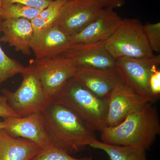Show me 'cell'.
<instances>
[{"label": "cell", "mask_w": 160, "mask_h": 160, "mask_svg": "<svg viewBox=\"0 0 160 160\" xmlns=\"http://www.w3.org/2000/svg\"><path fill=\"white\" fill-rule=\"evenodd\" d=\"M42 113L52 145L70 154L81 151L97 140L95 131L62 104L52 101Z\"/></svg>", "instance_id": "obj_1"}, {"label": "cell", "mask_w": 160, "mask_h": 160, "mask_svg": "<svg viewBox=\"0 0 160 160\" xmlns=\"http://www.w3.org/2000/svg\"><path fill=\"white\" fill-rule=\"evenodd\" d=\"M100 133L103 142L134 146L146 151L160 133L158 113L152 104L146 103L117 126L106 127Z\"/></svg>", "instance_id": "obj_2"}, {"label": "cell", "mask_w": 160, "mask_h": 160, "mask_svg": "<svg viewBox=\"0 0 160 160\" xmlns=\"http://www.w3.org/2000/svg\"><path fill=\"white\" fill-rule=\"evenodd\" d=\"M52 101L69 108L88 126L100 132L106 127L108 100L98 97L72 78Z\"/></svg>", "instance_id": "obj_3"}, {"label": "cell", "mask_w": 160, "mask_h": 160, "mask_svg": "<svg viewBox=\"0 0 160 160\" xmlns=\"http://www.w3.org/2000/svg\"><path fill=\"white\" fill-rule=\"evenodd\" d=\"M106 49L115 60L121 58L153 57L143 25L137 19H122L111 37L105 42Z\"/></svg>", "instance_id": "obj_4"}, {"label": "cell", "mask_w": 160, "mask_h": 160, "mask_svg": "<svg viewBox=\"0 0 160 160\" xmlns=\"http://www.w3.org/2000/svg\"><path fill=\"white\" fill-rule=\"evenodd\" d=\"M23 79L19 88L14 92L4 89L3 96L18 117H24L41 112L52 101L43 90L40 80L30 65L21 74Z\"/></svg>", "instance_id": "obj_5"}, {"label": "cell", "mask_w": 160, "mask_h": 160, "mask_svg": "<svg viewBox=\"0 0 160 160\" xmlns=\"http://www.w3.org/2000/svg\"><path fill=\"white\" fill-rule=\"evenodd\" d=\"M160 64V55L149 58H121L116 60V69L126 88L145 102L153 104L156 100L150 91L149 79Z\"/></svg>", "instance_id": "obj_6"}, {"label": "cell", "mask_w": 160, "mask_h": 160, "mask_svg": "<svg viewBox=\"0 0 160 160\" xmlns=\"http://www.w3.org/2000/svg\"><path fill=\"white\" fill-rule=\"evenodd\" d=\"M29 65L35 72L45 94L52 100L66 82L73 78L78 68L72 61L62 55L30 60Z\"/></svg>", "instance_id": "obj_7"}, {"label": "cell", "mask_w": 160, "mask_h": 160, "mask_svg": "<svg viewBox=\"0 0 160 160\" xmlns=\"http://www.w3.org/2000/svg\"><path fill=\"white\" fill-rule=\"evenodd\" d=\"M103 8L94 0H68L52 26L72 36L94 21Z\"/></svg>", "instance_id": "obj_8"}, {"label": "cell", "mask_w": 160, "mask_h": 160, "mask_svg": "<svg viewBox=\"0 0 160 160\" xmlns=\"http://www.w3.org/2000/svg\"><path fill=\"white\" fill-rule=\"evenodd\" d=\"M3 122L4 130L12 137L29 140L43 149L53 146L42 112L6 118Z\"/></svg>", "instance_id": "obj_9"}, {"label": "cell", "mask_w": 160, "mask_h": 160, "mask_svg": "<svg viewBox=\"0 0 160 160\" xmlns=\"http://www.w3.org/2000/svg\"><path fill=\"white\" fill-rule=\"evenodd\" d=\"M105 42L72 44L61 54L72 61L77 67L100 70L116 69V60L106 49Z\"/></svg>", "instance_id": "obj_10"}, {"label": "cell", "mask_w": 160, "mask_h": 160, "mask_svg": "<svg viewBox=\"0 0 160 160\" xmlns=\"http://www.w3.org/2000/svg\"><path fill=\"white\" fill-rule=\"evenodd\" d=\"M122 20L113 9L103 8L94 21L78 34L71 36L72 44L105 42L114 33Z\"/></svg>", "instance_id": "obj_11"}, {"label": "cell", "mask_w": 160, "mask_h": 160, "mask_svg": "<svg viewBox=\"0 0 160 160\" xmlns=\"http://www.w3.org/2000/svg\"><path fill=\"white\" fill-rule=\"evenodd\" d=\"M72 45L71 36L58 27L52 26L40 32L34 33L30 48L36 59H42L60 55Z\"/></svg>", "instance_id": "obj_12"}, {"label": "cell", "mask_w": 160, "mask_h": 160, "mask_svg": "<svg viewBox=\"0 0 160 160\" xmlns=\"http://www.w3.org/2000/svg\"><path fill=\"white\" fill-rule=\"evenodd\" d=\"M147 103L126 88L123 84L114 89L108 99L106 127H112Z\"/></svg>", "instance_id": "obj_13"}, {"label": "cell", "mask_w": 160, "mask_h": 160, "mask_svg": "<svg viewBox=\"0 0 160 160\" xmlns=\"http://www.w3.org/2000/svg\"><path fill=\"white\" fill-rule=\"evenodd\" d=\"M73 78L98 97L106 100L116 87L122 84L116 69L100 70L78 67Z\"/></svg>", "instance_id": "obj_14"}, {"label": "cell", "mask_w": 160, "mask_h": 160, "mask_svg": "<svg viewBox=\"0 0 160 160\" xmlns=\"http://www.w3.org/2000/svg\"><path fill=\"white\" fill-rule=\"evenodd\" d=\"M1 42L27 55L31 54L30 43L34 34L31 21L25 18L3 20L1 24Z\"/></svg>", "instance_id": "obj_15"}, {"label": "cell", "mask_w": 160, "mask_h": 160, "mask_svg": "<svg viewBox=\"0 0 160 160\" xmlns=\"http://www.w3.org/2000/svg\"><path fill=\"white\" fill-rule=\"evenodd\" d=\"M43 149L29 140L0 130V160H31Z\"/></svg>", "instance_id": "obj_16"}, {"label": "cell", "mask_w": 160, "mask_h": 160, "mask_svg": "<svg viewBox=\"0 0 160 160\" xmlns=\"http://www.w3.org/2000/svg\"><path fill=\"white\" fill-rule=\"evenodd\" d=\"M89 146L103 150L110 160H148L146 151L134 146L110 145L97 139Z\"/></svg>", "instance_id": "obj_17"}, {"label": "cell", "mask_w": 160, "mask_h": 160, "mask_svg": "<svg viewBox=\"0 0 160 160\" xmlns=\"http://www.w3.org/2000/svg\"><path fill=\"white\" fill-rule=\"evenodd\" d=\"M68 0L52 1L46 9L31 21L34 33L43 31L54 24L64 4Z\"/></svg>", "instance_id": "obj_18"}, {"label": "cell", "mask_w": 160, "mask_h": 160, "mask_svg": "<svg viewBox=\"0 0 160 160\" xmlns=\"http://www.w3.org/2000/svg\"><path fill=\"white\" fill-rule=\"evenodd\" d=\"M42 10L18 4L2 3L0 10V17L3 20L25 18L31 21L36 17Z\"/></svg>", "instance_id": "obj_19"}, {"label": "cell", "mask_w": 160, "mask_h": 160, "mask_svg": "<svg viewBox=\"0 0 160 160\" xmlns=\"http://www.w3.org/2000/svg\"><path fill=\"white\" fill-rule=\"evenodd\" d=\"M0 17V32L2 21ZM26 67L16 60L9 57L0 46V86L6 80L18 74H22Z\"/></svg>", "instance_id": "obj_20"}, {"label": "cell", "mask_w": 160, "mask_h": 160, "mask_svg": "<svg viewBox=\"0 0 160 160\" xmlns=\"http://www.w3.org/2000/svg\"><path fill=\"white\" fill-rule=\"evenodd\" d=\"M31 160H92L91 157L76 158L71 155L58 147L52 146L43 149Z\"/></svg>", "instance_id": "obj_21"}, {"label": "cell", "mask_w": 160, "mask_h": 160, "mask_svg": "<svg viewBox=\"0 0 160 160\" xmlns=\"http://www.w3.org/2000/svg\"><path fill=\"white\" fill-rule=\"evenodd\" d=\"M143 29L152 51L160 52V23L143 25Z\"/></svg>", "instance_id": "obj_22"}, {"label": "cell", "mask_w": 160, "mask_h": 160, "mask_svg": "<svg viewBox=\"0 0 160 160\" xmlns=\"http://www.w3.org/2000/svg\"><path fill=\"white\" fill-rule=\"evenodd\" d=\"M52 0H2L3 3L18 4L39 10L46 9Z\"/></svg>", "instance_id": "obj_23"}, {"label": "cell", "mask_w": 160, "mask_h": 160, "mask_svg": "<svg viewBox=\"0 0 160 160\" xmlns=\"http://www.w3.org/2000/svg\"><path fill=\"white\" fill-rule=\"evenodd\" d=\"M149 87L155 99H158L160 94V71L158 67L152 72L149 79Z\"/></svg>", "instance_id": "obj_24"}, {"label": "cell", "mask_w": 160, "mask_h": 160, "mask_svg": "<svg viewBox=\"0 0 160 160\" xmlns=\"http://www.w3.org/2000/svg\"><path fill=\"white\" fill-rule=\"evenodd\" d=\"M12 117L18 116L10 108L6 98L4 97L3 99L0 102V117L5 119Z\"/></svg>", "instance_id": "obj_25"}, {"label": "cell", "mask_w": 160, "mask_h": 160, "mask_svg": "<svg viewBox=\"0 0 160 160\" xmlns=\"http://www.w3.org/2000/svg\"><path fill=\"white\" fill-rule=\"evenodd\" d=\"M101 4L104 8L114 9L123 6L125 0H94Z\"/></svg>", "instance_id": "obj_26"}, {"label": "cell", "mask_w": 160, "mask_h": 160, "mask_svg": "<svg viewBox=\"0 0 160 160\" xmlns=\"http://www.w3.org/2000/svg\"><path fill=\"white\" fill-rule=\"evenodd\" d=\"M5 127V124L4 122L3 121V122H0V130L4 129Z\"/></svg>", "instance_id": "obj_27"}, {"label": "cell", "mask_w": 160, "mask_h": 160, "mask_svg": "<svg viewBox=\"0 0 160 160\" xmlns=\"http://www.w3.org/2000/svg\"><path fill=\"white\" fill-rule=\"evenodd\" d=\"M2 0H0V10L2 7Z\"/></svg>", "instance_id": "obj_28"}, {"label": "cell", "mask_w": 160, "mask_h": 160, "mask_svg": "<svg viewBox=\"0 0 160 160\" xmlns=\"http://www.w3.org/2000/svg\"><path fill=\"white\" fill-rule=\"evenodd\" d=\"M3 98H4L3 96L0 97V102H1L3 99Z\"/></svg>", "instance_id": "obj_29"}, {"label": "cell", "mask_w": 160, "mask_h": 160, "mask_svg": "<svg viewBox=\"0 0 160 160\" xmlns=\"http://www.w3.org/2000/svg\"></svg>", "instance_id": "obj_30"}]
</instances>
